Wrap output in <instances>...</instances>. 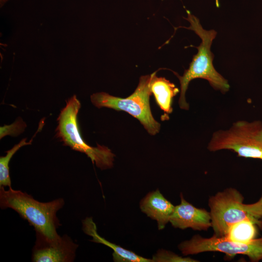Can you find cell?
<instances>
[{
	"label": "cell",
	"instance_id": "obj_1",
	"mask_svg": "<svg viewBox=\"0 0 262 262\" xmlns=\"http://www.w3.org/2000/svg\"><path fill=\"white\" fill-rule=\"evenodd\" d=\"M186 12L187 17L185 19L190 23V26L185 28L193 31L201 40L197 47V53L193 56L188 68L185 70L182 76L176 74L180 87L179 105L180 108L188 110L189 105L186 100L185 93L192 80L196 78L206 80L213 88L224 94L229 90L230 86L228 81L215 70L213 64L214 56L211 47L217 32L214 30L204 29L198 18L189 11Z\"/></svg>",
	"mask_w": 262,
	"mask_h": 262
},
{
	"label": "cell",
	"instance_id": "obj_2",
	"mask_svg": "<svg viewBox=\"0 0 262 262\" xmlns=\"http://www.w3.org/2000/svg\"><path fill=\"white\" fill-rule=\"evenodd\" d=\"M64 204L62 198L42 202L26 192L14 190L12 187L5 190L4 187L0 186L1 209L14 210L34 228L35 232H40L50 239L54 240L60 237L57 229L61 224L56 214Z\"/></svg>",
	"mask_w": 262,
	"mask_h": 262
},
{
	"label": "cell",
	"instance_id": "obj_3",
	"mask_svg": "<svg viewBox=\"0 0 262 262\" xmlns=\"http://www.w3.org/2000/svg\"><path fill=\"white\" fill-rule=\"evenodd\" d=\"M81 104L76 95L66 101L65 106L57 117L56 137L75 151L85 153L93 164L101 170L113 167L115 154L107 147L97 144L96 147L88 145L81 136L77 120Z\"/></svg>",
	"mask_w": 262,
	"mask_h": 262
},
{
	"label": "cell",
	"instance_id": "obj_4",
	"mask_svg": "<svg viewBox=\"0 0 262 262\" xmlns=\"http://www.w3.org/2000/svg\"><path fill=\"white\" fill-rule=\"evenodd\" d=\"M151 78V74L141 76L134 92L126 98L101 92L92 94L91 101L98 108H108L129 113L140 122L149 134L154 135L159 132L160 124L154 119L150 109Z\"/></svg>",
	"mask_w": 262,
	"mask_h": 262
},
{
	"label": "cell",
	"instance_id": "obj_5",
	"mask_svg": "<svg viewBox=\"0 0 262 262\" xmlns=\"http://www.w3.org/2000/svg\"><path fill=\"white\" fill-rule=\"evenodd\" d=\"M207 148L213 152L230 150L239 157L262 161V122L238 120L228 130L216 131Z\"/></svg>",
	"mask_w": 262,
	"mask_h": 262
},
{
	"label": "cell",
	"instance_id": "obj_6",
	"mask_svg": "<svg viewBox=\"0 0 262 262\" xmlns=\"http://www.w3.org/2000/svg\"><path fill=\"white\" fill-rule=\"evenodd\" d=\"M244 199L241 193L232 187L218 192L209 198L208 205L214 235L224 237L232 225L245 219L254 221L262 229V221L244 209Z\"/></svg>",
	"mask_w": 262,
	"mask_h": 262
},
{
	"label": "cell",
	"instance_id": "obj_7",
	"mask_svg": "<svg viewBox=\"0 0 262 262\" xmlns=\"http://www.w3.org/2000/svg\"><path fill=\"white\" fill-rule=\"evenodd\" d=\"M178 248L184 256L206 252H219L231 257L236 255H246L252 262L262 260V237L255 238L247 243H239L225 237L213 235L205 238L197 234L182 242L178 245Z\"/></svg>",
	"mask_w": 262,
	"mask_h": 262
},
{
	"label": "cell",
	"instance_id": "obj_8",
	"mask_svg": "<svg viewBox=\"0 0 262 262\" xmlns=\"http://www.w3.org/2000/svg\"><path fill=\"white\" fill-rule=\"evenodd\" d=\"M78 245L67 235L52 240L36 232V241L33 247V262H72L76 257Z\"/></svg>",
	"mask_w": 262,
	"mask_h": 262
},
{
	"label": "cell",
	"instance_id": "obj_9",
	"mask_svg": "<svg viewBox=\"0 0 262 262\" xmlns=\"http://www.w3.org/2000/svg\"><path fill=\"white\" fill-rule=\"evenodd\" d=\"M180 202L175 206L170 219L172 226L181 229L191 228L196 230H207L212 227L210 212L198 208L180 195Z\"/></svg>",
	"mask_w": 262,
	"mask_h": 262
},
{
	"label": "cell",
	"instance_id": "obj_10",
	"mask_svg": "<svg viewBox=\"0 0 262 262\" xmlns=\"http://www.w3.org/2000/svg\"><path fill=\"white\" fill-rule=\"evenodd\" d=\"M175 206L158 189L149 192L140 202L141 211L157 221L159 230L163 229L169 222Z\"/></svg>",
	"mask_w": 262,
	"mask_h": 262
},
{
	"label": "cell",
	"instance_id": "obj_11",
	"mask_svg": "<svg viewBox=\"0 0 262 262\" xmlns=\"http://www.w3.org/2000/svg\"><path fill=\"white\" fill-rule=\"evenodd\" d=\"M82 223L83 231L85 234L92 237L91 240L92 242L103 244L113 249V260L115 262H153L152 259H147L139 256L99 236L97 231L96 225L92 217H86Z\"/></svg>",
	"mask_w": 262,
	"mask_h": 262
},
{
	"label": "cell",
	"instance_id": "obj_12",
	"mask_svg": "<svg viewBox=\"0 0 262 262\" xmlns=\"http://www.w3.org/2000/svg\"><path fill=\"white\" fill-rule=\"evenodd\" d=\"M150 86L158 105L164 113V116H168L173 110V98L179 92V89L165 78L157 77L156 72L151 74Z\"/></svg>",
	"mask_w": 262,
	"mask_h": 262
},
{
	"label": "cell",
	"instance_id": "obj_13",
	"mask_svg": "<svg viewBox=\"0 0 262 262\" xmlns=\"http://www.w3.org/2000/svg\"><path fill=\"white\" fill-rule=\"evenodd\" d=\"M257 223L251 219H245L232 225L224 236L227 239L239 243H247L256 238Z\"/></svg>",
	"mask_w": 262,
	"mask_h": 262
},
{
	"label": "cell",
	"instance_id": "obj_14",
	"mask_svg": "<svg viewBox=\"0 0 262 262\" xmlns=\"http://www.w3.org/2000/svg\"><path fill=\"white\" fill-rule=\"evenodd\" d=\"M44 122L41 121L33 137L38 131L42 129ZM33 138L29 142L24 138L19 143L15 145L12 148L6 151L4 156L0 157V186L11 187V181L9 172V163L11 159L16 152L21 147L31 144Z\"/></svg>",
	"mask_w": 262,
	"mask_h": 262
},
{
	"label": "cell",
	"instance_id": "obj_15",
	"mask_svg": "<svg viewBox=\"0 0 262 262\" xmlns=\"http://www.w3.org/2000/svg\"><path fill=\"white\" fill-rule=\"evenodd\" d=\"M153 262H197V260L187 256H180L170 251L163 249H159L153 255Z\"/></svg>",
	"mask_w": 262,
	"mask_h": 262
},
{
	"label": "cell",
	"instance_id": "obj_16",
	"mask_svg": "<svg viewBox=\"0 0 262 262\" xmlns=\"http://www.w3.org/2000/svg\"><path fill=\"white\" fill-rule=\"evenodd\" d=\"M26 127V124L23 120L18 118L10 125H5L0 127V139L7 135L17 136L24 131Z\"/></svg>",
	"mask_w": 262,
	"mask_h": 262
},
{
	"label": "cell",
	"instance_id": "obj_17",
	"mask_svg": "<svg viewBox=\"0 0 262 262\" xmlns=\"http://www.w3.org/2000/svg\"><path fill=\"white\" fill-rule=\"evenodd\" d=\"M244 209L250 214L257 219L262 218V196L256 202L252 204H244Z\"/></svg>",
	"mask_w": 262,
	"mask_h": 262
},
{
	"label": "cell",
	"instance_id": "obj_18",
	"mask_svg": "<svg viewBox=\"0 0 262 262\" xmlns=\"http://www.w3.org/2000/svg\"><path fill=\"white\" fill-rule=\"evenodd\" d=\"M8 0H0V7H2L4 4L7 2Z\"/></svg>",
	"mask_w": 262,
	"mask_h": 262
}]
</instances>
